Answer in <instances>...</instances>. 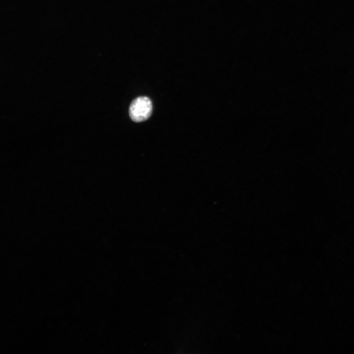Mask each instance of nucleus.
I'll use <instances>...</instances> for the list:
<instances>
[{
  "label": "nucleus",
  "mask_w": 354,
  "mask_h": 354,
  "mask_svg": "<svg viewBox=\"0 0 354 354\" xmlns=\"http://www.w3.org/2000/svg\"><path fill=\"white\" fill-rule=\"evenodd\" d=\"M152 111V104L150 99L146 96H140L131 102L129 114L133 121L142 122L149 118Z\"/></svg>",
  "instance_id": "nucleus-1"
}]
</instances>
